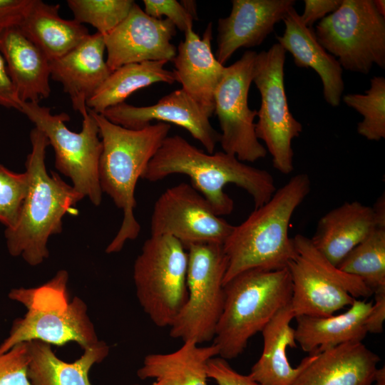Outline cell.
Listing matches in <instances>:
<instances>
[{"mask_svg":"<svg viewBox=\"0 0 385 385\" xmlns=\"http://www.w3.org/2000/svg\"><path fill=\"white\" fill-rule=\"evenodd\" d=\"M174 174L188 176L191 185L220 217L234 210L233 200L224 190L228 184L249 193L255 208L266 203L277 190L272 175L267 170L246 164L224 151L206 153L179 135L164 139L141 178L157 182Z\"/></svg>","mask_w":385,"mask_h":385,"instance_id":"1","label":"cell"},{"mask_svg":"<svg viewBox=\"0 0 385 385\" xmlns=\"http://www.w3.org/2000/svg\"><path fill=\"white\" fill-rule=\"evenodd\" d=\"M311 190L307 174L292 177L262 206L233 230L222 245L227 265L223 285L249 270L287 268L297 255L288 235L292 216Z\"/></svg>","mask_w":385,"mask_h":385,"instance_id":"2","label":"cell"},{"mask_svg":"<svg viewBox=\"0 0 385 385\" xmlns=\"http://www.w3.org/2000/svg\"><path fill=\"white\" fill-rule=\"evenodd\" d=\"M91 111L102 142L98 163L100 186L123 214L118 233L106 249V252L111 254L120 252L126 241L136 239L140 233V225L134 215L136 184L171 126L158 122L141 129H128Z\"/></svg>","mask_w":385,"mask_h":385,"instance_id":"3","label":"cell"},{"mask_svg":"<svg viewBox=\"0 0 385 385\" xmlns=\"http://www.w3.org/2000/svg\"><path fill=\"white\" fill-rule=\"evenodd\" d=\"M31 152L25 167L29 188L16 225L6 229L8 251L14 257L21 256L31 266L41 264L49 255L46 245L50 236L62 232V218L76 212L77 202L84 196L56 173L48 175L45 164L49 142L37 128L30 133Z\"/></svg>","mask_w":385,"mask_h":385,"instance_id":"4","label":"cell"},{"mask_svg":"<svg viewBox=\"0 0 385 385\" xmlns=\"http://www.w3.org/2000/svg\"><path fill=\"white\" fill-rule=\"evenodd\" d=\"M68 279V272L60 270L38 287L10 291L9 297L21 303L27 312L14 321L9 336L0 344V354L32 340L58 346L74 342L83 349L99 341L85 302L78 297L69 301Z\"/></svg>","mask_w":385,"mask_h":385,"instance_id":"5","label":"cell"},{"mask_svg":"<svg viewBox=\"0 0 385 385\" xmlns=\"http://www.w3.org/2000/svg\"><path fill=\"white\" fill-rule=\"evenodd\" d=\"M224 289L225 304L213 344L219 356L229 360L242 354L249 340L290 302L292 286L288 268L252 269L234 277Z\"/></svg>","mask_w":385,"mask_h":385,"instance_id":"6","label":"cell"},{"mask_svg":"<svg viewBox=\"0 0 385 385\" xmlns=\"http://www.w3.org/2000/svg\"><path fill=\"white\" fill-rule=\"evenodd\" d=\"M188 255L169 235L146 240L133 265L136 297L144 312L158 327H170L188 297Z\"/></svg>","mask_w":385,"mask_h":385,"instance_id":"7","label":"cell"},{"mask_svg":"<svg viewBox=\"0 0 385 385\" xmlns=\"http://www.w3.org/2000/svg\"><path fill=\"white\" fill-rule=\"evenodd\" d=\"M20 112L46 136L54 150L56 168L71 180L77 192L87 196L94 205H99L103 193L98 180L102 142L91 110L82 115L79 133L66 125L70 120L67 113L53 115L49 108L39 103L21 102Z\"/></svg>","mask_w":385,"mask_h":385,"instance_id":"8","label":"cell"},{"mask_svg":"<svg viewBox=\"0 0 385 385\" xmlns=\"http://www.w3.org/2000/svg\"><path fill=\"white\" fill-rule=\"evenodd\" d=\"M314 32L342 68L366 74L374 64L385 68V17L374 0H342L319 21Z\"/></svg>","mask_w":385,"mask_h":385,"instance_id":"9","label":"cell"},{"mask_svg":"<svg viewBox=\"0 0 385 385\" xmlns=\"http://www.w3.org/2000/svg\"><path fill=\"white\" fill-rule=\"evenodd\" d=\"M187 251L188 297L170 327V336L202 344L214 339L223 310L227 261L219 244L192 245Z\"/></svg>","mask_w":385,"mask_h":385,"instance_id":"10","label":"cell"},{"mask_svg":"<svg viewBox=\"0 0 385 385\" xmlns=\"http://www.w3.org/2000/svg\"><path fill=\"white\" fill-rule=\"evenodd\" d=\"M286 51L276 43L268 51L257 53L252 82L261 96L255 134L272 158L273 167L282 174L294 170L292 140L302 131V125L289 111L284 88Z\"/></svg>","mask_w":385,"mask_h":385,"instance_id":"11","label":"cell"},{"mask_svg":"<svg viewBox=\"0 0 385 385\" xmlns=\"http://www.w3.org/2000/svg\"><path fill=\"white\" fill-rule=\"evenodd\" d=\"M257 53L246 51L240 59L225 66L214 98L222 151L249 163L264 158L267 153L255 134L257 111L251 110L247 101Z\"/></svg>","mask_w":385,"mask_h":385,"instance_id":"12","label":"cell"},{"mask_svg":"<svg viewBox=\"0 0 385 385\" xmlns=\"http://www.w3.org/2000/svg\"><path fill=\"white\" fill-rule=\"evenodd\" d=\"M234 225L218 216L191 185L165 190L155 201L150 220L152 236L169 235L187 250L196 244L223 245Z\"/></svg>","mask_w":385,"mask_h":385,"instance_id":"13","label":"cell"},{"mask_svg":"<svg viewBox=\"0 0 385 385\" xmlns=\"http://www.w3.org/2000/svg\"><path fill=\"white\" fill-rule=\"evenodd\" d=\"M175 34L171 21L153 18L135 3L126 18L103 36L107 65L112 72L129 63L173 61L177 48L171 40Z\"/></svg>","mask_w":385,"mask_h":385,"instance_id":"14","label":"cell"},{"mask_svg":"<svg viewBox=\"0 0 385 385\" xmlns=\"http://www.w3.org/2000/svg\"><path fill=\"white\" fill-rule=\"evenodd\" d=\"M101 114L115 124L133 130L145 128L154 120L178 125L200 141L209 153H214L220 142V133L212 126L210 118L182 88L170 93L151 106L138 107L124 102Z\"/></svg>","mask_w":385,"mask_h":385,"instance_id":"15","label":"cell"},{"mask_svg":"<svg viewBox=\"0 0 385 385\" xmlns=\"http://www.w3.org/2000/svg\"><path fill=\"white\" fill-rule=\"evenodd\" d=\"M294 4V0H232L229 16L218 20L217 60L225 65L237 49L260 45Z\"/></svg>","mask_w":385,"mask_h":385,"instance_id":"16","label":"cell"},{"mask_svg":"<svg viewBox=\"0 0 385 385\" xmlns=\"http://www.w3.org/2000/svg\"><path fill=\"white\" fill-rule=\"evenodd\" d=\"M185 39L177 48L173 59L176 82L201 107L210 118L215 110V93L222 78L225 66L212 51V25L210 22L202 38L188 26Z\"/></svg>","mask_w":385,"mask_h":385,"instance_id":"17","label":"cell"},{"mask_svg":"<svg viewBox=\"0 0 385 385\" xmlns=\"http://www.w3.org/2000/svg\"><path fill=\"white\" fill-rule=\"evenodd\" d=\"M105 51L104 37L96 32L66 55L50 61L51 78L62 84L72 107L81 115L88 112L87 101L111 73Z\"/></svg>","mask_w":385,"mask_h":385,"instance_id":"18","label":"cell"},{"mask_svg":"<svg viewBox=\"0 0 385 385\" xmlns=\"http://www.w3.org/2000/svg\"><path fill=\"white\" fill-rule=\"evenodd\" d=\"M380 357L362 342L315 353L292 385H372Z\"/></svg>","mask_w":385,"mask_h":385,"instance_id":"19","label":"cell"},{"mask_svg":"<svg viewBox=\"0 0 385 385\" xmlns=\"http://www.w3.org/2000/svg\"><path fill=\"white\" fill-rule=\"evenodd\" d=\"M282 21L285 29L282 36H277L278 43L292 54L297 67L311 68L317 73L322 82L324 100L333 107L338 106L344 88L341 65L319 43L314 30L302 22L294 7Z\"/></svg>","mask_w":385,"mask_h":385,"instance_id":"20","label":"cell"},{"mask_svg":"<svg viewBox=\"0 0 385 385\" xmlns=\"http://www.w3.org/2000/svg\"><path fill=\"white\" fill-rule=\"evenodd\" d=\"M385 222L376 217L372 207L358 201L346 202L319 220L310 238L314 246L337 267L356 246Z\"/></svg>","mask_w":385,"mask_h":385,"instance_id":"21","label":"cell"},{"mask_svg":"<svg viewBox=\"0 0 385 385\" xmlns=\"http://www.w3.org/2000/svg\"><path fill=\"white\" fill-rule=\"evenodd\" d=\"M0 53L21 102L39 103L49 96L50 61L18 26L0 34Z\"/></svg>","mask_w":385,"mask_h":385,"instance_id":"22","label":"cell"},{"mask_svg":"<svg viewBox=\"0 0 385 385\" xmlns=\"http://www.w3.org/2000/svg\"><path fill=\"white\" fill-rule=\"evenodd\" d=\"M294 318L289 302L278 311L261 332L263 350L249 374L261 385H292L314 356L315 353L309 354L297 367H292L289 362L287 349L297 346L294 329L290 325Z\"/></svg>","mask_w":385,"mask_h":385,"instance_id":"23","label":"cell"},{"mask_svg":"<svg viewBox=\"0 0 385 385\" xmlns=\"http://www.w3.org/2000/svg\"><path fill=\"white\" fill-rule=\"evenodd\" d=\"M373 302L355 299L345 312L329 317H294L296 342L309 354L320 353L337 346L361 342L366 336L365 321Z\"/></svg>","mask_w":385,"mask_h":385,"instance_id":"24","label":"cell"},{"mask_svg":"<svg viewBox=\"0 0 385 385\" xmlns=\"http://www.w3.org/2000/svg\"><path fill=\"white\" fill-rule=\"evenodd\" d=\"M217 356L219 349L213 343L200 346L185 341L174 351L146 355L137 376L142 380L154 379L149 385H207V363Z\"/></svg>","mask_w":385,"mask_h":385,"instance_id":"25","label":"cell"},{"mask_svg":"<svg viewBox=\"0 0 385 385\" xmlns=\"http://www.w3.org/2000/svg\"><path fill=\"white\" fill-rule=\"evenodd\" d=\"M292 286L290 306L294 317H329L349 307L354 298L317 272L298 255L288 264Z\"/></svg>","mask_w":385,"mask_h":385,"instance_id":"26","label":"cell"},{"mask_svg":"<svg viewBox=\"0 0 385 385\" xmlns=\"http://www.w3.org/2000/svg\"><path fill=\"white\" fill-rule=\"evenodd\" d=\"M60 5L34 0L32 6L18 26L51 61L79 45L89 35L88 29L75 19L59 16Z\"/></svg>","mask_w":385,"mask_h":385,"instance_id":"27","label":"cell"},{"mask_svg":"<svg viewBox=\"0 0 385 385\" xmlns=\"http://www.w3.org/2000/svg\"><path fill=\"white\" fill-rule=\"evenodd\" d=\"M28 344V378L31 385H92L89 380L91 367L109 354L107 344L98 341L83 349L78 359L70 363L57 357L49 344L32 340Z\"/></svg>","mask_w":385,"mask_h":385,"instance_id":"28","label":"cell"},{"mask_svg":"<svg viewBox=\"0 0 385 385\" xmlns=\"http://www.w3.org/2000/svg\"><path fill=\"white\" fill-rule=\"evenodd\" d=\"M165 61H149L124 65L111 72L108 78L87 101L88 109L103 113L106 109L124 103L135 91L151 84L176 81L173 71L164 68Z\"/></svg>","mask_w":385,"mask_h":385,"instance_id":"29","label":"cell"},{"mask_svg":"<svg viewBox=\"0 0 385 385\" xmlns=\"http://www.w3.org/2000/svg\"><path fill=\"white\" fill-rule=\"evenodd\" d=\"M337 267L359 278L373 292L385 287V227H377Z\"/></svg>","mask_w":385,"mask_h":385,"instance_id":"30","label":"cell"},{"mask_svg":"<svg viewBox=\"0 0 385 385\" xmlns=\"http://www.w3.org/2000/svg\"><path fill=\"white\" fill-rule=\"evenodd\" d=\"M343 101L363 116L357 125V133L369 140L385 138V78L374 76L364 94L349 93Z\"/></svg>","mask_w":385,"mask_h":385,"instance_id":"31","label":"cell"},{"mask_svg":"<svg viewBox=\"0 0 385 385\" xmlns=\"http://www.w3.org/2000/svg\"><path fill=\"white\" fill-rule=\"evenodd\" d=\"M76 21L88 24L103 36L108 34L128 15L133 0H68Z\"/></svg>","mask_w":385,"mask_h":385,"instance_id":"32","label":"cell"},{"mask_svg":"<svg viewBox=\"0 0 385 385\" xmlns=\"http://www.w3.org/2000/svg\"><path fill=\"white\" fill-rule=\"evenodd\" d=\"M299 256L323 277L344 289L354 299L368 298L374 292L359 278L347 274L333 265L312 244L310 238L297 234L292 237Z\"/></svg>","mask_w":385,"mask_h":385,"instance_id":"33","label":"cell"},{"mask_svg":"<svg viewBox=\"0 0 385 385\" xmlns=\"http://www.w3.org/2000/svg\"><path fill=\"white\" fill-rule=\"evenodd\" d=\"M29 184L27 173H14L0 165V222L6 229L19 220Z\"/></svg>","mask_w":385,"mask_h":385,"instance_id":"34","label":"cell"},{"mask_svg":"<svg viewBox=\"0 0 385 385\" xmlns=\"http://www.w3.org/2000/svg\"><path fill=\"white\" fill-rule=\"evenodd\" d=\"M28 342H21L0 354V385H31L28 378Z\"/></svg>","mask_w":385,"mask_h":385,"instance_id":"35","label":"cell"},{"mask_svg":"<svg viewBox=\"0 0 385 385\" xmlns=\"http://www.w3.org/2000/svg\"><path fill=\"white\" fill-rule=\"evenodd\" d=\"M143 11L148 15L156 19L165 16V19L171 21L183 32L195 20L185 6L176 0H143Z\"/></svg>","mask_w":385,"mask_h":385,"instance_id":"36","label":"cell"},{"mask_svg":"<svg viewBox=\"0 0 385 385\" xmlns=\"http://www.w3.org/2000/svg\"><path fill=\"white\" fill-rule=\"evenodd\" d=\"M207 377L213 379L217 385H261L251 376L236 371L227 360L217 356L207 363Z\"/></svg>","mask_w":385,"mask_h":385,"instance_id":"37","label":"cell"},{"mask_svg":"<svg viewBox=\"0 0 385 385\" xmlns=\"http://www.w3.org/2000/svg\"><path fill=\"white\" fill-rule=\"evenodd\" d=\"M34 0H0V34L19 26L30 10Z\"/></svg>","mask_w":385,"mask_h":385,"instance_id":"38","label":"cell"},{"mask_svg":"<svg viewBox=\"0 0 385 385\" xmlns=\"http://www.w3.org/2000/svg\"><path fill=\"white\" fill-rule=\"evenodd\" d=\"M304 9L300 15L302 22L309 28L318 20H322L334 11L342 0H304Z\"/></svg>","mask_w":385,"mask_h":385,"instance_id":"39","label":"cell"},{"mask_svg":"<svg viewBox=\"0 0 385 385\" xmlns=\"http://www.w3.org/2000/svg\"><path fill=\"white\" fill-rule=\"evenodd\" d=\"M21 101L8 73L5 60L0 53V106L20 111Z\"/></svg>","mask_w":385,"mask_h":385,"instance_id":"40","label":"cell"},{"mask_svg":"<svg viewBox=\"0 0 385 385\" xmlns=\"http://www.w3.org/2000/svg\"><path fill=\"white\" fill-rule=\"evenodd\" d=\"M374 302L365 321L367 333L379 334L383 332L385 320V287L374 292Z\"/></svg>","mask_w":385,"mask_h":385,"instance_id":"41","label":"cell"},{"mask_svg":"<svg viewBox=\"0 0 385 385\" xmlns=\"http://www.w3.org/2000/svg\"><path fill=\"white\" fill-rule=\"evenodd\" d=\"M373 384L374 385H385V366H383L382 367L379 369H376L374 376V381Z\"/></svg>","mask_w":385,"mask_h":385,"instance_id":"42","label":"cell"},{"mask_svg":"<svg viewBox=\"0 0 385 385\" xmlns=\"http://www.w3.org/2000/svg\"><path fill=\"white\" fill-rule=\"evenodd\" d=\"M374 5L378 12L385 17V1L384 0H374Z\"/></svg>","mask_w":385,"mask_h":385,"instance_id":"43","label":"cell"}]
</instances>
